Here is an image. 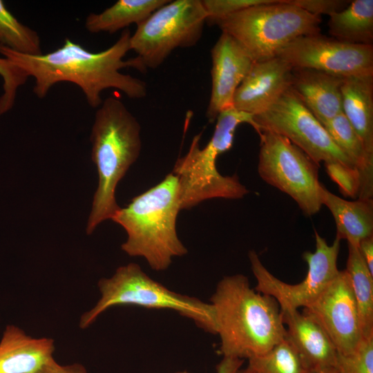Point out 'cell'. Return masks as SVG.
Returning a JSON list of instances; mask_svg holds the SVG:
<instances>
[{
  "label": "cell",
  "mask_w": 373,
  "mask_h": 373,
  "mask_svg": "<svg viewBox=\"0 0 373 373\" xmlns=\"http://www.w3.org/2000/svg\"><path fill=\"white\" fill-rule=\"evenodd\" d=\"M131 32L122 30L116 42L100 52H90L68 38L59 48L46 54L29 55L15 52L0 44V53L35 79L33 93L39 99L46 97L57 83L68 82L82 90L89 106L97 108L102 103L101 93L114 88L131 99H142L147 94L146 83L120 73L133 68L145 73L146 67L135 57L123 58L130 49Z\"/></svg>",
  "instance_id": "1"
},
{
  "label": "cell",
  "mask_w": 373,
  "mask_h": 373,
  "mask_svg": "<svg viewBox=\"0 0 373 373\" xmlns=\"http://www.w3.org/2000/svg\"><path fill=\"white\" fill-rule=\"evenodd\" d=\"M210 303L223 356L249 360L265 354L286 336L276 300L253 289L242 274L223 277Z\"/></svg>",
  "instance_id": "2"
},
{
  "label": "cell",
  "mask_w": 373,
  "mask_h": 373,
  "mask_svg": "<svg viewBox=\"0 0 373 373\" xmlns=\"http://www.w3.org/2000/svg\"><path fill=\"white\" fill-rule=\"evenodd\" d=\"M137 119L118 98L110 96L97 108L90 136L91 158L99 182L87 227V234L106 220H112L121 207L115 199L116 187L142 148Z\"/></svg>",
  "instance_id": "3"
},
{
  "label": "cell",
  "mask_w": 373,
  "mask_h": 373,
  "mask_svg": "<svg viewBox=\"0 0 373 373\" xmlns=\"http://www.w3.org/2000/svg\"><path fill=\"white\" fill-rule=\"evenodd\" d=\"M180 210L178 178L171 173L112 218L127 233L122 249L131 256L144 258L155 271L167 269L173 258L188 251L177 233Z\"/></svg>",
  "instance_id": "4"
},
{
  "label": "cell",
  "mask_w": 373,
  "mask_h": 373,
  "mask_svg": "<svg viewBox=\"0 0 373 373\" xmlns=\"http://www.w3.org/2000/svg\"><path fill=\"white\" fill-rule=\"evenodd\" d=\"M243 123L253 126V116L233 108L221 112L207 144L200 148L198 134L186 154L177 160L171 173L178 178L181 210L212 198L240 199L249 193L237 175H222L216 167L218 157L232 147L235 131Z\"/></svg>",
  "instance_id": "5"
},
{
  "label": "cell",
  "mask_w": 373,
  "mask_h": 373,
  "mask_svg": "<svg viewBox=\"0 0 373 373\" xmlns=\"http://www.w3.org/2000/svg\"><path fill=\"white\" fill-rule=\"evenodd\" d=\"M98 287L100 298L92 309L82 315V329L88 327L113 306L131 305L175 311L204 332L216 334L215 312L211 303L171 291L149 277L136 263L119 267L111 277L100 279Z\"/></svg>",
  "instance_id": "6"
},
{
  "label": "cell",
  "mask_w": 373,
  "mask_h": 373,
  "mask_svg": "<svg viewBox=\"0 0 373 373\" xmlns=\"http://www.w3.org/2000/svg\"><path fill=\"white\" fill-rule=\"evenodd\" d=\"M321 17L287 0L254 6L215 21L222 32L234 38L254 61L276 57L297 37L321 33Z\"/></svg>",
  "instance_id": "7"
},
{
  "label": "cell",
  "mask_w": 373,
  "mask_h": 373,
  "mask_svg": "<svg viewBox=\"0 0 373 373\" xmlns=\"http://www.w3.org/2000/svg\"><path fill=\"white\" fill-rule=\"evenodd\" d=\"M206 20L201 0H169L137 25L130 49L146 69H155L174 50L195 46Z\"/></svg>",
  "instance_id": "8"
},
{
  "label": "cell",
  "mask_w": 373,
  "mask_h": 373,
  "mask_svg": "<svg viewBox=\"0 0 373 373\" xmlns=\"http://www.w3.org/2000/svg\"><path fill=\"white\" fill-rule=\"evenodd\" d=\"M258 172L268 184L289 195L308 216L321 209L318 166L286 137L260 131Z\"/></svg>",
  "instance_id": "9"
},
{
  "label": "cell",
  "mask_w": 373,
  "mask_h": 373,
  "mask_svg": "<svg viewBox=\"0 0 373 373\" xmlns=\"http://www.w3.org/2000/svg\"><path fill=\"white\" fill-rule=\"evenodd\" d=\"M253 122L257 133L265 130L286 137L318 164L338 162L356 169L323 125L290 88L265 111L254 115Z\"/></svg>",
  "instance_id": "10"
},
{
  "label": "cell",
  "mask_w": 373,
  "mask_h": 373,
  "mask_svg": "<svg viewBox=\"0 0 373 373\" xmlns=\"http://www.w3.org/2000/svg\"><path fill=\"white\" fill-rule=\"evenodd\" d=\"M316 249L306 251L303 256L307 262V273L302 282L286 283L274 276L262 263L255 251L248 254L251 268L257 285L255 290L274 298L280 310H298L313 303L337 275V260L340 240L335 238L332 245L327 244L314 231Z\"/></svg>",
  "instance_id": "11"
},
{
  "label": "cell",
  "mask_w": 373,
  "mask_h": 373,
  "mask_svg": "<svg viewBox=\"0 0 373 373\" xmlns=\"http://www.w3.org/2000/svg\"><path fill=\"white\" fill-rule=\"evenodd\" d=\"M277 56L292 68L315 69L343 78L373 75V45L348 44L321 33L296 38Z\"/></svg>",
  "instance_id": "12"
},
{
  "label": "cell",
  "mask_w": 373,
  "mask_h": 373,
  "mask_svg": "<svg viewBox=\"0 0 373 373\" xmlns=\"http://www.w3.org/2000/svg\"><path fill=\"white\" fill-rule=\"evenodd\" d=\"M303 313L324 329L338 354L353 352L363 338L356 300L345 269L339 270Z\"/></svg>",
  "instance_id": "13"
},
{
  "label": "cell",
  "mask_w": 373,
  "mask_h": 373,
  "mask_svg": "<svg viewBox=\"0 0 373 373\" xmlns=\"http://www.w3.org/2000/svg\"><path fill=\"white\" fill-rule=\"evenodd\" d=\"M211 92L206 111L210 122L233 108L235 92L249 73L254 60L231 36L222 32L211 50Z\"/></svg>",
  "instance_id": "14"
},
{
  "label": "cell",
  "mask_w": 373,
  "mask_h": 373,
  "mask_svg": "<svg viewBox=\"0 0 373 373\" xmlns=\"http://www.w3.org/2000/svg\"><path fill=\"white\" fill-rule=\"evenodd\" d=\"M292 69L278 56L254 61L235 92L233 108L252 116L265 111L290 88Z\"/></svg>",
  "instance_id": "15"
},
{
  "label": "cell",
  "mask_w": 373,
  "mask_h": 373,
  "mask_svg": "<svg viewBox=\"0 0 373 373\" xmlns=\"http://www.w3.org/2000/svg\"><path fill=\"white\" fill-rule=\"evenodd\" d=\"M287 325L286 339L296 350L306 368L336 367L338 352L324 329L298 310H280Z\"/></svg>",
  "instance_id": "16"
},
{
  "label": "cell",
  "mask_w": 373,
  "mask_h": 373,
  "mask_svg": "<svg viewBox=\"0 0 373 373\" xmlns=\"http://www.w3.org/2000/svg\"><path fill=\"white\" fill-rule=\"evenodd\" d=\"M344 78L312 68H293L290 89L324 124L342 111Z\"/></svg>",
  "instance_id": "17"
},
{
  "label": "cell",
  "mask_w": 373,
  "mask_h": 373,
  "mask_svg": "<svg viewBox=\"0 0 373 373\" xmlns=\"http://www.w3.org/2000/svg\"><path fill=\"white\" fill-rule=\"evenodd\" d=\"M54 351L53 339L8 325L0 341V373H34L54 358Z\"/></svg>",
  "instance_id": "18"
},
{
  "label": "cell",
  "mask_w": 373,
  "mask_h": 373,
  "mask_svg": "<svg viewBox=\"0 0 373 373\" xmlns=\"http://www.w3.org/2000/svg\"><path fill=\"white\" fill-rule=\"evenodd\" d=\"M320 197L322 205L334 217L336 238L345 239L347 244L358 247L362 240L373 235V199L347 200L331 193L322 184Z\"/></svg>",
  "instance_id": "19"
},
{
  "label": "cell",
  "mask_w": 373,
  "mask_h": 373,
  "mask_svg": "<svg viewBox=\"0 0 373 373\" xmlns=\"http://www.w3.org/2000/svg\"><path fill=\"white\" fill-rule=\"evenodd\" d=\"M341 91L343 113L373 157V75L344 78Z\"/></svg>",
  "instance_id": "20"
},
{
  "label": "cell",
  "mask_w": 373,
  "mask_h": 373,
  "mask_svg": "<svg viewBox=\"0 0 373 373\" xmlns=\"http://www.w3.org/2000/svg\"><path fill=\"white\" fill-rule=\"evenodd\" d=\"M323 125L358 171L360 189L358 198L372 199L373 157L367 153L359 137L343 113Z\"/></svg>",
  "instance_id": "21"
},
{
  "label": "cell",
  "mask_w": 373,
  "mask_h": 373,
  "mask_svg": "<svg viewBox=\"0 0 373 373\" xmlns=\"http://www.w3.org/2000/svg\"><path fill=\"white\" fill-rule=\"evenodd\" d=\"M169 0H118L100 13H90L85 28L91 33H114L137 25Z\"/></svg>",
  "instance_id": "22"
},
{
  "label": "cell",
  "mask_w": 373,
  "mask_h": 373,
  "mask_svg": "<svg viewBox=\"0 0 373 373\" xmlns=\"http://www.w3.org/2000/svg\"><path fill=\"white\" fill-rule=\"evenodd\" d=\"M332 37L348 44L372 45L373 0L350 1L343 10L329 16Z\"/></svg>",
  "instance_id": "23"
},
{
  "label": "cell",
  "mask_w": 373,
  "mask_h": 373,
  "mask_svg": "<svg viewBox=\"0 0 373 373\" xmlns=\"http://www.w3.org/2000/svg\"><path fill=\"white\" fill-rule=\"evenodd\" d=\"M348 245L346 271L356 300L363 338L373 336V274L358 248Z\"/></svg>",
  "instance_id": "24"
},
{
  "label": "cell",
  "mask_w": 373,
  "mask_h": 373,
  "mask_svg": "<svg viewBox=\"0 0 373 373\" xmlns=\"http://www.w3.org/2000/svg\"><path fill=\"white\" fill-rule=\"evenodd\" d=\"M0 44L21 54H42L37 31L21 23L0 0Z\"/></svg>",
  "instance_id": "25"
},
{
  "label": "cell",
  "mask_w": 373,
  "mask_h": 373,
  "mask_svg": "<svg viewBox=\"0 0 373 373\" xmlns=\"http://www.w3.org/2000/svg\"><path fill=\"white\" fill-rule=\"evenodd\" d=\"M254 373H307L298 354L285 338L265 354L249 358Z\"/></svg>",
  "instance_id": "26"
},
{
  "label": "cell",
  "mask_w": 373,
  "mask_h": 373,
  "mask_svg": "<svg viewBox=\"0 0 373 373\" xmlns=\"http://www.w3.org/2000/svg\"><path fill=\"white\" fill-rule=\"evenodd\" d=\"M336 369L338 373H373V336L362 338L349 354L338 353Z\"/></svg>",
  "instance_id": "27"
},
{
  "label": "cell",
  "mask_w": 373,
  "mask_h": 373,
  "mask_svg": "<svg viewBox=\"0 0 373 373\" xmlns=\"http://www.w3.org/2000/svg\"><path fill=\"white\" fill-rule=\"evenodd\" d=\"M0 76L3 82V93L0 97V115H1L12 108L17 89L26 82L28 77L6 57H0Z\"/></svg>",
  "instance_id": "28"
},
{
  "label": "cell",
  "mask_w": 373,
  "mask_h": 373,
  "mask_svg": "<svg viewBox=\"0 0 373 373\" xmlns=\"http://www.w3.org/2000/svg\"><path fill=\"white\" fill-rule=\"evenodd\" d=\"M324 165L327 173L338 185L340 192L344 196L358 198L360 176L356 169L348 167L338 162H327Z\"/></svg>",
  "instance_id": "29"
},
{
  "label": "cell",
  "mask_w": 373,
  "mask_h": 373,
  "mask_svg": "<svg viewBox=\"0 0 373 373\" xmlns=\"http://www.w3.org/2000/svg\"><path fill=\"white\" fill-rule=\"evenodd\" d=\"M274 0H201L207 14L206 23L211 26L220 19L247 8L269 3Z\"/></svg>",
  "instance_id": "30"
},
{
  "label": "cell",
  "mask_w": 373,
  "mask_h": 373,
  "mask_svg": "<svg viewBox=\"0 0 373 373\" xmlns=\"http://www.w3.org/2000/svg\"><path fill=\"white\" fill-rule=\"evenodd\" d=\"M305 11L316 16H330L345 8L350 3L344 0H287Z\"/></svg>",
  "instance_id": "31"
},
{
  "label": "cell",
  "mask_w": 373,
  "mask_h": 373,
  "mask_svg": "<svg viewBox=\"0 0 373 373\" xmlns=\"http://www.w3.org/2000/svg\"><path fill=\"white\" fill-rule=\"evenodd\" d=\"M34 373H88L84 365L79 363L60 365L52 358Z\"/></svg>",
  "instance_id": "32"
},
{
  "label": "cell",
  "mask_w": 373,
  "mask_h": 373,
  "mask_svg": "<svg viewBox=\"0 0 373 373\" xmlns=\"http://www.w3.org/2000/svg\"><path fill=\"white\" fill-rule=\"evenodd\" d=\"M358 248L370 273L373 274V235L362 240Z\"/></svg>",
  "instance_id": "33"
},
{
  "label": "cell",
  "mask_w": 373,
  "mask_h": 373,
  "mask_svg": "<svg viewBox=\"0 0 373 373\" xmlns=\"http://www.w3.org/2000/svg\"><path fill=\"white\" fill-rule=\"evenodd\" d=\"M243 359L223 356L216 366L217 373H236L242 367Z\"/></svg>",
  "instance_id": "34"
},
{
  "label": "cell",
  "mask_w": 373,
  "mask_h": 373,
  "mask_svg": "<svg viewBox=\"0 0 373 373\" xmlns=\"http://www.w3.org/2000/svg\"><path fill=\"white\" fill-rule=\"evenodd\" d=\"M307 373H338L336 367L309 370Z\"/></svg>",
  "instance_id": "35"
},
{
  "label": "cell",
  "mask_w": 373,
  "mask_h": 373,
  "mask_svg": "<svg viewBox=\"0 0 373 373\" xmlns=\"http://www.w3.org/2000/svg\"><path fill=\"white\" fill-rule=\"evenodd\" d=\"M236 373H254V372L249 366H247V367L244 369L240 368V370L237 371Z\"/></svg>",
  "instance_id": "36"
},
{
  "label": "cell",
  "mask_w": 373,
  "mask_h": 373,
  "mask_svg": "<svg viewBox=\"0 0 373 373\" xmlns=\"http://www.w3.org/2000/svg\"><path fill=\"white\" fill-rule=\"evenodd\" d=\"M176 373H190V372H188L186 371H182V372H176Z\"/></svg>",
  "instance_id": "37"
}]
</instances>
